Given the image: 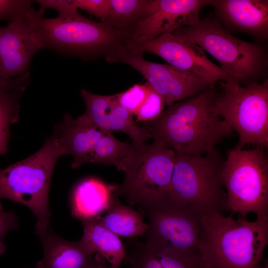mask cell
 Here are the masks:
<instances>
[{
    "label": "cell",
    "mask_w": 268,
    "mask_h": 268,
    "mask_svg": "<svg viewBox=\"0 0 268 268\" xmlns=\"http://www.w3.org/2000/svg\"><path fill=\"white\" fill-rule=\"evenodd\" d=\"M264 147L233 149L222 173L228 210L245 217L250 212L268 219V162Z\"/></svg>",
    "instance_id": "cell-9"
},
{
    "label": "cell",
    "mask_w": 268,
    "mask_h": 268,
    "mask_svg": "<svg viewBox=\"0 0 268 268\" xmlns=\"http://www.w3.org/2000/svg\"><path fill=\"white\" fill-rule=\"evenodd\" d=\"M147 95L134 114L136 122L152 121L156 119L163 111L165 103L163 99L147 82Z\"/></svg>",
    "instance_id": "cell-25"
},
{
    "label": "cell",
    "mask_w": 268,
    "mask_h": 268,
    "mask_svg": "<svg viewBox=\"0 0 268 268\" xmlns=\"http://www.w3.org/2000/svg\"><path fill=\"white\" fill-rule=\"evenodd\" d=\"M44 250L39 268H95V256L80 241L71 242L57 236L51 228L38 235Z\"/></svg>",
    "instance_id": "cell-17"
},
{
    "label": "cell",
    "mask_w": 268,
    "mask_h": 268,
    "mask_svg": "<svg viewBox=\"0 0 268 268\" xmlns=\"http://www.w3.org/2000/svg\"><path fill=\"white\" fill-rule=\"evenodd\" d=\"M210 0H149L145 12L127 43L139 44L200 20V11Z\"/></svg>",
    "instance_id": "cell-12"
},
{
    "label": "cell",
    "mask_w": 268,
    "mask_h": 268,
    "mask_svg": "<svg viewBox=\"0 0 268 268\" xmlns=\"http://www.w3.org/2000/svg\"><path fill=\"white\" fill-rule=\"evenodd\" d=\"M29 75L5 79L0 75V91L18 90L25 91L29 84Z\"/></svg>",
    "instance_id": "cell-31"
},
{
    "label": "cell",
    "mask_w": 268,
    "mask_h": 268,
    "mask_svg": "<svg viewBox=\"0 0 268 268\" xmlns=\"http://www.w3.org/2000/svg\"><path fill=\"white\" fill-rule=\"evenodd\" d=\"M125 248L130 268H204L199 255L175 256L157 250L146 243L130 241Z\"/></svg>",
    "instance_id": "cell-19"
},
{
    "label": "cell",
    "mask_w": 268,
    "mask_h": 268,
    "mask_svg": "<svg viewBox=\"0 0 268 268\" xmlns=\"http://www.w3.org/2000/svg\"><path fill=\"white\" fill-rule=\"evenodd\" d=\"M171 33L194 42L240 83L257 81L266 71V47L258 42L249 43L233 36L215 17L207 16L194 25L182 27Z\"/></svg>",
    "instance_id": "cell-5"
},
{
    "label": "cell",
    "mask_w": 268,
    "mask_h": 268,
    "mask_svg": "<svg viewBox=\"0 0 268 268\" xmlns=\"http://www.w3.org/2000/svg\"><path fill=\"white\" fill-rule=\"evenodd\" d=\"M124 169L125 179L114 194L130 205L140 204L167 193L173 174L175 152L153 141L134 144Z\"/></svg>",
    "instance_id": "cell-10"
},
{
    "label": "cell",
    "mask_w": 268,
    "mask_h": 268,
    "mask_svg": "<svg viewBox=\"0 0 268 268\" xmlns=\"http://www.w3.org/2000/svg\"><path fill=\"white\" fill-rule=\"evenodd\" d=\"M175 152L167 194L174 200L206 213L227 210L222 180L224 161L215 148L202 156Z\"/></svg>",
    "instance_id": "cell-6"
},
{
    "label": "cell",
    "mask_w": 268,
    "mask_h": 268,
    "mask_svg": "<svg viewBox=\"0 0 268 268\" xmlns=\"http://www.w3.org/2000/svg\"><path fill=\"white\" fill-rule=\"evenodd\" d=\"M133 145L117 139L112 133H106L98 141L89 163L115 166L124 171L126 162L132 151Z\"/></svg>",
    "instance_id": "cell-23"
},
{
    "label": "cell",
    "mask_w": 268,
    "mask_h": 268,
    "mask_svg": "<svg viewBox=\"0 0 268 268\" xmlns=\"http://www.w3.org/2000/svg\"><path fill=\"white\" fill-rule=\"evenodd\" d=\"M139 210L149 220L147 244L175 256L199 255V237L206 212L167 194L139 204Z\"/></svg>",
    "instance_id": "cell-7"
},
{
    "label": "cell",
    "mask_w": 268,
    "mask_h": 268,
    "mask_svg": "<svg viewBox=\"0 0 268 268\" xmlns=\"http://www.w3.org/2000/svg\"><path fill=\"white\" fill-rule=\"evenodd\" d=\"M42 49L26 20L0 26V75L10 79L30 74L31 61Z\"/></svg>",
    "instance_id": "cell-14"
},
{
    "label": "cell",
    "mask_w": 268,
    "mask_h": 268,
    "mask_svg": "<svg viewBox=\"0 0 268 268\" xmlns=\"http://www.w3.org/2000/svg\"><path fill=\"white\" fill-rule=\"evenodd\" d=\"M111 9L107 20L108 26L131 32L143 16L149 0H110Z\"/></svg>",
    "instance_id": "cell-22"
},
{
    "label": "cell",
    "mask_w": 268,
    "mask_h": 268,
    "mask_svg": "<svg viewBox=\"0 0 268 268\" xmlns=\"http://www.w3.org/2000/svg\"><path fill=\"white\" fill-rule=\"evenodd\" d=\"M222 92L217 94L213 111L238 134L234 148L246 145L268 146V80L242 86L237 81L218 82Z\"/></svg>",
    "instance_id": "cell-8"
},
{
    "label": "cell",
    "mask_w": 268,
    "mask_h": 268,
    "mask_svg": "<svg viewBox=\"0 0 268 268\" xmlns=\"http://www.w3.org/2000/svg\"><path fill=\"white\" fill-rule=\"evenodd\" d=\"M54 133L57 134L65 154L72 156L73 169L90 162L95 147L107 133L81 116L73 119L68 113L65 114L63 121L55 126Z\"/></svg>",
    "instance_id": "cell-16"
},
{
    "label": "cell",
    "mask_w": 268,
    "mask_h": 268,
    "mask_svg": "<svg viewBox=\"0 0 268 268\" xmlns=\"http://www.w3.org/2000/svg\"><path fill=\"white\" fill-rule=\"evenodd\" d=\"M64 155L63 147L54 133L37 152L0 169V201L8 199L28 207L37 218V235L50 229V183L55 164Z\"/></svg>",
    "instance_id": "cell-4"
},
{
    "label": "cell",
    "mask_w": 268,
    "mask_h": 268,
    "mask_svg": "<svg viewBox=\"0 0 268 268\" xmlns=\"http://www.w3.org/2000/svg\"><path fill=\"white\" fill-rule=\"evenodd\" d=\"M18 226V218L12 211L5 212L0 206V256L4 252L6 247L3 240L6 233L10 230H15Z\"/></svg>",
    "instance_id": "cell-30"
},
{
    "label": "cell",
    "mask_w": 268,
    "mask_h": 268,
    "mask_svg": "<svg viewBox=\"0 0 268 268\" xmlns=\"http://www.w3.org/2000/svg\"><path fill=\"white\" fill-rule=\"evenodd\" d=\"M24 91H0V156L8 151L10 126L18 122L19 101Z\"/></svg>",
    "instance_id": "cell-24"
},
{
    "label": "cell",
    "mask_w": 268,
    "mask_h": 268,
    "mask_svg": "<svg viewBox=\"0 0 268 268\" xmlns=\"http://www.w3.org/2000/svg\"><path fill=\"white\" fill-rule=\"evenodd\" d=\"M83 234L80 240L92 253L98 254L114 267L125 259L124 246L117 235L105 227L98 217L81 220Z\"/></svg>",
    "instance_id": "cell-20"
},
{
    "label": "cell",
    "mask_w": 268,
    "mask_h": 268,
    "mask_svg": "<svg viewBox=\"0 0 268 268\" xmlns=\"http://www.w3.org/2000/svg\"><path fill=\"white\" fill-rule=\"evenodd\" d=\"M34 268H39L38 266L36 264L35 267Z\"/></svg>",
    "instance_id": "cell-33"
},
{
    "label": "cell",
    "mask_w": 268,
    "mask_h": 268,
    "mask_svg": "<svg viewBox=\"0 0 268 268\" xmlns=\"http://www.w3.org/2000/svg\"><path fill=\"white\" fill-rule=\"evenodd\" d=\"M40 6V8H52L56 10L61 17H72L81 14L74 5L72 0H36L33 1Z\"/></svg>",
    "instance_id": "cell-29"
},
{
    "label": "cell",
    "mask_w": 268,
    "mask_h": 268,
    "mask_svg": "<svg viewBox=\"0 0 268 268\" xmlns=\"http://www.w3.org/2000/svg\"><path fill=\"white\" fill-rule=\"evenodd\" d=\"M215 17L228 32L245 33L260 40L268 38V0H210Z\"/></svg>",
    "instance_id": "cell-15"
},
{
    "label": "cell",
    "mask_w": 268,
    "mask_h": 268,
    "mask_svg": "<svg viewBox=\"0 0 268 268\" xmlns=\"http://www.w3.org/2000/svg\"><path fill=\"white\" fill-rule=\"evenodd\" d=\"M126 48L133 52L156 55L175 67L206 79L210 85L220 81H237L211 62L194 42L171 33L139 44L127 43Z\"/></svg>",
    "instance_id": "cell-11"
},
{
    "label": "cell",
    "mask_w": 268,
    "mask_h": 268,
    "mask_svg": "<svg viewBox=\"0 0 268 268\" xmlns=\"http://www.w3.org/2000/svg\"><path fill=\"white\" fill-rule=\"evenodd\" d=\"M86 110L81 117L105 133L120 131L126 134L132 143L145 142L151 136L147 131L137 125L132 113L121 106L115 95H100L83 89L80 91Z\"/></svg>",
    "instance_id": "cell-13"
},
{
    "label": "cell",
    "mask_w": 268,
    "mask_h": 268,
    "mask_svg": "<svg viewBox=\"0 0 268 268\" xmlns=\"http://www.w3.org/2000/svg\"><path fill=\"white\" fill-rule=\"evenodd\" d=\"M98 218L108 230L128 238L141 236L147 233L149 227L140 212L123 204L115 196L105 214Z\"/></svg>",
    "instance_id": "cell-21"
},
{
    "label": "cell",
    "mask_w": 268,
    "mask_h": 268,
    "mask_svg": "<svg viewBox=\"0 0 268 268\" xmlns=\"http://www.w3.org/2000/svg\"><path fill=\"white\" fill-rule=\"evenodd\" d=\"M117 187L96 178H88L80 182L72 194L73 216L81 221L101 216L109 208L115 197L114 193Z\"/></svg>",
    "instance_id": "cell-18"
},
{
    "label": "cell",
    "mask_w": 268,
    "mask_h": 268,
    "mask_svg": "<svg viewBox=\"0 0 268 268\" xmlns=\"http://www.w3.org/2000/svg\"><path fill=\"white\" fill-rule=\"evenodd\" d=\"M44 10L32 8L26 21L31 32L43 48L66 56L92 61L108 56L124 46L127 32L113 29L103 22L92 21L81 14L48 18Z\"/></svg>",
    "instance_id": "cell-3"
},
{
    "label": "cell",
    "mask_w": 268,
    "mask_h": 268,
    "mask_svg": "<svg viewBox=\"0 0 268 268\" xmlns=\"http://www.w3.org/2000/svg\"><path fill=\"white\" fill-rule=\"evenodd\" d=\"M214 85L194 96L176 102L155 120L142 123L153 141L175 152L205 155L230 136L233 130L213 111L217 95Z\"/></svg>",
    "instance_id": "cell-1"
},
{
    "label": "cell",
    "mask_w": 268,
    "mask_h": 268,
    "mask_svg": "<svg viewBox=\"0 0 268 268\" xmlns=\"http://www.w3.org/2000/svg\"><path fill=\"white\" fill-rule=\"evenodd\" d=\"M75 7L81 9L90 15L105 22L111 9L110 0H72Z\"/></svg>",
    "instance_id": "cell-28"
},
{
    "label": "cell",
    "mask_w": 268,
    "mask_h": 268,
    "mask_svg": "<svg viewBox=\"0 0 268 268\" xmlns=\"http://www.w3.org/2000/svg\"><path fill=\"white\" fill-rule=\"evenodd\" d=\"M148 93L147 82L134 84L126 91L115 94L119 104L134 115L146 98Z\"/></svg>",
    "instance_id": "cell-26"
},
{
    "label": "cell",
    "mask_w": 268,
    "mask_h": 268,
    "mask_svg": "<svg viewBox=\"0 0 268 268\" xmlns=\"http://www.w3.org/2000/svg\"><path fill=\"white\" fill-rule=\"evenodd\" d=\"M268 243V219L205 213L199 254L204 268H261Z\"/></svg>",
    "instance_id": "cell-2"
},
{
    "label": "cell",
    "mask_w": 268,
    "mask_h": 268,
    "mask_svg": "<svg viewBox=\"0 0 268 268\" xmlns=\"http://www.w3.org/2000/svg\"><path fill=\"white\" fill-rule=\"evenodd\" d=\"M29 0H0V21H24L33 8Z\"/></svg>",
    "instance_id": "cell-27"
},
{
    "label": "cell",
    "mask_w": 268,
    "mask_h": 268,
    "mask_svg": "<svg viewBox=\"0 0 268 268\" xmlns=\"http://www.w3.org/2000/svg\"><path fill=\"white\" fill-rule=\"evenodd\" d=\"M95 256L97 261L95 268H119V267H114L108 265L106 262V260L98 254H96Z\"/></svg>",
    "instance_id": "cell-32"
}]
</instances>
